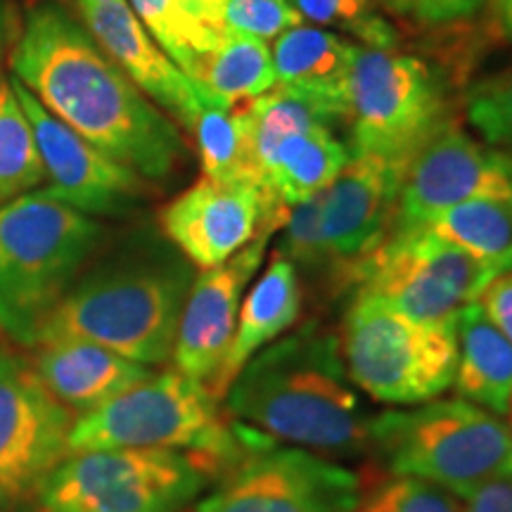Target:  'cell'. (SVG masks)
Wrapping results in <instances>:
<instances>
[{"instance_id":"obj_1","label":"cell","mask_w":512,"mask_h":512,"mask_svg":"<svg viewBox=\"0 0 512 512\" xmlns=\"http://www.w3.org/2000/svg\"><path fill=\"white\" fill-rule=\"evenodd\" d=\"M10 64L53 117L140 178L164 181L181 162L185 143L174 121L60 5L29 10Z\"/></svg>"},{"instance_id":"obj_2","label":"cell","mask_w":512,"mask_h":512,"mask_svg":"<svg viewBox=\"0 0 512 512\" xmlns=\"http://www.w3.org/2000/svg\"><path fill=\"white\" fill-rule=\"evenodd\" d=\"M226 411L242 425L325 458L370 451V418L337 332L318 320L275 339L230 382Z\"/></svg>"},{"instance_id":"obj_3","label":"cell","mask_w":512,"mask_h":512,"mask_svg":"<svg viewBox=\"0 0 512 512\" xmlns=\"http://www.w3.org/2000/svg\"><path fill=\"white\" fill-rule=\"evenodd\" d=\"M195 280L171 242L138 235L79 273L43 323L38 344L83 339L119 356L162 366L174 354L178 320Z\"/></svg>"},{"instance_id":"obj_4","label":"cell","mask_w":512,"mask_h":512,"mask_svg":"<svg viewBox=\"0 0 512 512\" xmlns=\"http://www.w3.org/2000/svg\"><path fill=\"white\" fill-rule=\"evenodd\" d=\"M102 240V226L43 190L0 204V330L34 349Z\"/></svg>"},{"instance_id":"obj_5","label":"cell","mask_w":512,"mask_h":512,"mask_svg":"<svg viewBox=\"0 0 512 512\" xmlns=\"http://www.w3.org/2000/svg\"><path fill=\"white\" fill-rule=\"evenodd\" d=\"M110 448H164L200 458L216 472L242 451V425L228 422L221 401L200 380L171 368L152 373L105 406L74 420L69 456Z\"/></svg>"},{"instance_id":"obj_6","label":"cell","mask_w":512,"mask_h":512,"mask_svg":"<svg viewBox=\"0 0 512 512\" xmlns=\"http://www.w3.org/2000/svg\"><path fill=\"white\" fill-rule=\"evenodd\" d=\"M370 453L394 477L467 498L491 479L512 475V430L501 415L465 399H434L375 415Z\"/></svg>"},{"instance_id":"obj_7","label":"cell","mask_w":512,"mask_h":512,"mask_svg":"<svg viewBox=\"0 0 512 512\" xmlns=\"http://www.w3.org/2000/svg\"><path fill=\"white\" fill-rule=\"evenodd\" d=\"M451 124L444 76L432 64L354 43L347 83L351 155L387 159L406 171L422 147Z\"/></svg>"},{"instance_id":"obj_8","label":"cell","mask_w":512,"mask_h":512,"mask_svg":"<svg viewBox=\"0 0 512 512\" xmlns=\"http://www.w3.org/2000/svg\"><path fill=\"white\" fill-rule=\"evenodd\" d=\"M339 344L356 387L387 406H420L453 387L456 323H415L375 299L354 294Z\"/></svg>"},{"instance_id":"obj_9","label":"cell","mask_w":512,"mask_h":512,"mask_svg":"<svg viewBox=\"0 0 512 512\" xmlns=\"http://www.w3.org/2000/svg\"><path fill=\"white\" fill-rule=\"evenodd\" d=\"M219 477L209 463L164 448L67 456L38 486L41 512H178Z\"/></svg>"},{"instance_id":"obj_10","label":"cell","mask_w":512,"mask_h":512,"mask_svg":"<svg viewBox=\"0 0 512 512\" xmlns=\"http://www.w3.org/2000/svg\"><path fill=\"white\" fill-rule=\"evenodd\" d=\"M496 273L430 230H392L373 252L344 266L354 294L370 297L415 323H456Z\"/></svg>"},{"instance_id":"obj_11","label":"cell","mask_w":512,"mask_h":512,"mask_svg":"<svg viewBox=\"0 0 512 512\" xmlns=\"http://www.w3.org/2000/svg\"><path fill=\"white\" fill-rule=\"evenodd\" d=\"M358 501L361 479L349 467L242 425L240 456L197 512H354Z\"/></svg>"},{"instance_id":"obj_12","label":"cell","mask_w":512,"mask_h":512,"mask_svg":"<svg viewBox=\"0 0 512 512\" xmlns=\"http://www.w3.org/2000/svg\"><path fill=\"white\" fill-rule=\"evenodd\" d=\"M287 211L261 181L202 176L159 211L164 238L200 271L214 268L259 235L283 228Z\"/></svg>"},{"instance_id":"obj_13","label":"cell","mask_w":512,"mask_h":512,"mask_svg":"<svg viewBox=\"0 0 512 512\" xmlns=\"http://www.w3.org/2000/svg\"><path fill=\"white\" fill-rule=\"evenodd\" d=\"M74 413L38 380L29 358L0 347V505L36 494L69 456Z\"/></svg>"},{"instance_id":"obj_14","label":"cell","mask_w":512,"mask_h":512,"mask_svg":"<svg viewBox=\"0 0 512 512\" xmlns=\"http://www.w3.org/2000/svg\"><path fill=\"white\" fill-rule=\"evenodd\" d=\"M482 197H512V157L451 124L408 164L392 230L422 228L439 211Z\"/></svg>"},{"instance_id":"obj_15","label":"cell","mask_w":512,"mask_h":512,"mask_svg":"<svg viewBox=\"0 0 512 512\" xmlns=\"http://www.w3.org/2000/svg\"><path fill=\"white\" fill-rule=\"evenodd\" d=\"M10 86L27 114L46 166L48 185L43 192L48 197L88 216H124L136 207L143 188L136 171L107 157L53 117L15 76Z\"/></svg>"},{"instance_id":"obj_16","label":"cell","mask_w":512,"mask_h":512,"mask_svg":"<svg viewBox=\"0 0 512 512\" xmlns=\"http://www.w3.org/2000/svg\"><path fill=\"white\" fill-rule=\"evenodd\" d=\"M271 235L264 233L228 261L195 275L178 320L174 368L209 387L233 342L242 297L264 261Z\"/></svg>"},{"instance_id":"obj_17","label":"cell","mask_w":512,"mask_h":512,"mask_svg":"<svg viewBox=\"0 0 512 512\" xmlns=\"http://www.w3.org/2000/svg\"><path fill=\"white\" fill-rule=\"evenodd\" d=\"M79 12L83 27L119 64L121 72L155 105L174 114L178 124L192 131L207 100L195 81L159 48L128 0H79Z\"/></svg>"},{"instance_id":"obj_18","label":"cell","mask_w":512,"mask_h":512,"mask_svg":"<svg viewBox=\"0 0 512 512\" xmlns=\"http://www.w3.org/2000/svg\"><path fill=\"white\" fill-rule=\"evenodd\" d=\"M406 171L387 159L351 155L323 190V233L332 264L349 266L392 233Z\"/></svg>"},{"instance_id":"obj_19","label":"cell","mask_w":512,"mask_h":512,"mask_svg":"<svg viewBox=\"0 0 512 512\" xmlns=\"http://www.w3.org/2000/svg\"><path fill=\"white\" fill-rule=\"evenodd\" d=\"M29 363L43 387L79 415L105 406L152 375L150 366L83 339L38 344Z\"/></svg>"},{"instance_id":"obj_20","label":"cell","mask_w":512,"mask_h":512,"mask_svg":"<svg viewBox=\"0 0 512 512\" xmlns=\"http://www.w3.org/2000/svg\"><path fill=\"white\" fill-rule=\"evenodd\" d=\"M299 313H302L299 271L283 256L273 254L271 264L242 299L238 328L223 358V366L209 384L211 394L221 401L245 363L294 328Z\"/></svg>"},{"instance_id":"obj_21","label":"cell","mask_w":512,"mask_h":512,"mask_svg":"<svg viewBox=\"0 0 512 512\" xmlns=\"http://www.w3.org/2000/svg\"><path fill=\"white\" fill-rule=\"evenodd\" d=\"M275 86L316 100L347 126V83L354 43L323 27L287 29L271 50Z\"/></svg>"},{"instance_id":"obj_22","label":"cell","mask_w":512,"mask_h":512,"mask_svg":"<svg viewBox=\"0 0 512 512\" xmlns=\"http://www.w3.org/2000/svg\"><path fill=\"white\" fill-rule=\"evenodd\" d=\"M458 366L453 387L465 399L494 415H508L512 399V342L494 328L477 302L456 318Z\"/></svg>"},{"instance_id":"obj_23","label":"cell","mask_w":512,"mask_h":512,"mask_svg":"<svg viewBox=\"0 0 512 512\" xmlns=\"http://www.w3.org/2000/svg\"><path fill=\"white\" fill-rule=\"evenodd\" d=\"M128 5L159 48L192 81L230 34L219 0H128Z\"/></svg>"},{"instance_id":"obj_24","label":"cell","mask_w":512,"mask_h":512,"mask_svg":"<svg viewBox=\"0 0 512 512\" xmlns=\"http://www.w3.org/2000/svg\"><path fill=\"white\" fill-rule=\"evenodd\" d=\"M349 157V145L332 128H313L275 147L264 166V183L285 207H294L328 188Z\"/></svg>"},{"instance_id":"obj_25","label":"cell","mask_w":512,"mask_h":512,"mask_svg":"<svg viewBox=\"0 0 512 512\" xmlns=\"http://www.w3.org/2000/svg\"><path fill=\"white\" fill-rule=\"evenodd\" d=\"M434 238L463 249L496 275L512 264V197H482L460 202L422 226Z\"/></svg>"},{"instance_id":"obj_26","label":"cell","mask_w":512,"mask_h":512,"mask_svg":"<svg viewBox=\"0 0 512 512\" xmlns=\"http://www.w3.org/2000/svg\"><path fill=\"white\" fill-rule=\"evenodd\" d=\"M195 86L204 100L228 110L261 98L275 86L271 48L261 38L228 34L221 48L202 64Z\"/></svg>"},{"instance_id":"obj_27","label":"cell","mask_w":512,"mask_h":512,"mask_svg":"<svg viewBox=\"0 0 512 512\" xmlns=\"http://www.w3.org/2000/svg\"><path fill=\"white\" fill-rule=\"evenodd\" d=\"M242 112H245L249 136H252L254 159L261 178H264V166L273 157L275 147L285 138L313 131V128L335 131L337 126H342V121L323 105H318L316 100L283 86H273L266 95L242 107Z\"/></svg>"},{"instance_id":"obj_28","label":"cell","mask_w":512,"mask_h":512,"mask_svg":"<svg viewBox=\"0 0 512 512\" xmlns=\"http://www.w3.org/2000/svg\"><path fill=\"white\" fill-rule=\"evenodd\" d=\"M190 133L195 136L197 150H200L202 176L214 178V181L252 178V181L264 183L254 159L245 112L204 102Z\"/></svg>"},{"instance_id":"obj_29","label":"cell","mask_w":512,"mask_h":512,"mask_svg":"<svg viewBox=\"0 0 512 512\" xmlns=\"http://www.w3.org/2000/svg\"><path fill=\"white\" fill-rule=\"evenodd\" d=\"M46 183L34 131L10 81L0 79V204Z\"/></svg>"},{"instance_id":"obj_30","label":"cell","mask_w":512,"mask_h":512,"mask_svg":"<svg viewBox=\"0 0 512 512\" xmlns=\"http://www.w3.org/2000/svg\"><path fill=\"white\" fill-rule=\"evenodd\" d=\"M290 5L313 27H335L366 48L396 50L399 46V31L377 10L375 0H290Z\"/></svg>"},{"instance_id":"obj_31","label":"cell","mask_w":512,"mask_h":512,"mask_svg":"<svg viewBox=\"0 0 512 512\" xmlns=\"http://www.w3.org/2000/svg\"><path fill=\"white\" fill-rule=\"evenodd\" d=\"M465 114L484 143L512 157V67L472 83L465 93Z\"/></svg>"},{"instance_id":"obj_32","label":"cell","mask_w":512,"mask_h":512,"mask_svg":"<svg viewBox=\"0 0 512 512\" xmlns=\"http://www.w3.org/2000/svg\"><path fill=\"white\" fill-rule=\"evenodd\" d=\"M320 207H323V192L299 202L287 211L283 223V235H280L275 254L294 264V268L316 273L320 268L332 264L328 240L323 233V219H320Z\"/></svg>"},{"instance_id":"obj_33","label":"cell","mask_w":512,"mask_h":512,"mask_svg":"<svg viewBox=\"0 0 512 512\" xmlns=\"http://www.w3.org/2000/svg\"><path fill=\"white\" fill-rule=\"evenodd\" d=\"M354 512H463L458 498L415 477H392L366 494Z\"/></svg>"},{"instance_id":"obj_34","label":"cell","mask_w":512,"mask_h":512,"mask_svg":"<svg viewBox=\"0 0 512 512\" xmlns=\"http://www.w3.org/2000/svg\"><path fill=\"white\" fill-rule=\"evenodd\" d=\"M221 15L230 34L261 41H275L287 29L302 24L290 0H221Z\"/></svg>"},{"instance_id":"obj_35","label":"cell","mask_w":512,"mask_h":512,"mask_svg":"<svg viewBox=\"0 0 512 512\" xmlns=\"http://www.w3.org/2000/svg\"><path fill=\"white\" fill-rule=\"evenodd\" d=\"M394 10L422 27H448L465 22L486 8L489 0H382Z\"/></svg>"},{"instance_id":"obj_36","label":"cell","mask_w":512,"mask_h":512,"mask_svg":"<svg viewBox=\"0 0 512 512\" xmlns=\"http://www.w3.org/2000/svg\"><path fill=\"white\" fill-rule=\"evenodd\" d=\"M477 304L482 306L484 316L494 323V328L512 342V271L496 275L479 294Z\"/></svg>"},{"instance_id":"obj_37","label":"cell","mask_w":512,"mask_h":512,"mask_svg":"<svg viewBox=\"0 0 512 512\" xmlns=\"http://www.w3.org/2000/svg\"><path fill=\"white\" fill-rule=\"evenodd\" d=\"M463 501V512H512V475L491 479Z\"/></svg>"},{"instance_id":"obj_38","label":"cell","mask_w":512,"mask_h":512,"mask_svg":"<svg viewBox=\"0 0 512 512\" xmlns=\"http://www.w3.org/2000/svg\"><path fill=\"white\" fill-rule=\"evenodd\" d=\"M489 17L496 36L512 43V0H489Z\"/></svg>"},{"instance_id":"obj_39","label":"cell","mask_w":512,"mask_h":512,"mask_svg":"<svg viewBox=\"0 0 512 512\" xmlns=\"http://www.w3.org/2000/svg\"><path fill=\"white\" fill-rule=\"evenodd\" d=\"M8 36H10V15L5 8V0H0V67H3L5 48H8Z\"/></svg>"},{"instance_id":"obj_40","label":"cell","mask_w":512,"mask_h":512,"mask_svg":"<svg viewBox=\"0 0 512 512\" xmlns=\"http://www.w3.org/2000/svg\"><path fill=\"white\" fill-rule=\"evenodd\" d=\"M508 413H510V430H512V399H510V411Z\"/></svg>"},{"instance_id":"obj_41","label":"cell","mask_w":512,"mask_h":512,"mask_svg":"<svg viewBox=\"0 0 512 512\" xmlns=\"http://www.w3.org/2000/svg\"><path fill=\"white\" fill-rule=\"evenodd\" d=\"M510 271H512V264H510Z\"/></svg>"},{"instance_id":"obj_42","label":"cell","mask_w":512,"mask_h":512,"mask_svg":"<svg viewBox=\"0 0 512 512\" xmlns=\"http://www.w3.org/2000/svg\"><path fill=\"white\" fill-rule=\"evenodd\" d=\"M219 3H221V0H219Z\"/></svg>"}]
</instances>
